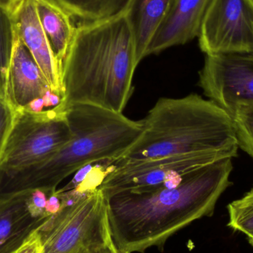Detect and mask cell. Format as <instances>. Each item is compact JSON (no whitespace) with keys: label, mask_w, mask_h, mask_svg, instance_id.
Masks as SVG:
<instances>
[{"label":"cell","mask_w":253,"mask_h":253,"mask_svg":"<svg viewBox=\"0 0 253 253\" xmlns=\"http://www.w3.org/2000/svg\"><path fill=\"white\" fill-rule=\"evenodd\" d=\"M233 159L226 158L165 184L106 198L108 224L119 253L161 252L168 239L203 217H211L221 195L232 185Z\"/></svg>","instance_id":"obj_1"},{"label":"cell","mask_w":253,"mask_h":253,"mask_svg":"<svg viewBox=\"0 0 253 253\" xmlns=\"http://www.w3.org/2000/svg\"><path fill=\"white\" fill-rule=\"evenodd\" d=\"M138 65L129 9L80 22L62 62L63 96L56 105L89 104L123 113L133 92Z\"/></svg>","instance_id":"obj_2"},{"label":"cell","mask_w":253,"mask_h":253,"mask_svg":"<svg viewBox=\"0 0 253 253\" xmlns=\"http://www.w3.org/2000/svg\"><path fill=\"white\" fill-rule=\"evenodd\" d=\"M56 106L65 111L71 140L43 162L0 176V196L36 190L53 194L63 180L83 168L104 162L111 165L142 132L141 121L129 120L123 113L89 104Z\"/></svg>","instance_id":"obj_3"},{"label":"cell","mask_w":253,"mask_h":253,"mask_svg":"<svg viewBox=\"0 0 253 253\" xmlns=\"http://www.w3.org/2000/svg\"><path fill=\"white\" fill-rule=\"evenodd\" d=\"M141 121V135L111 164V169L126 164L200 152H229L238 156L239 148L230 114L199 95L161 98Z\"/></svg>","instance_id":"obj_4"},{"label":"cell","mask_w":253,"mask_h":253,"mask_svg":"<svg viewBox=\"0 0 253 253\" xmlns=\"http://www.w3.org/2000/svg\"><path fill=\"white\" fill-rule=\"evenodd\" d=\"M37 233L43 253H77L111 243L105 196L97 187L73 203L61 205Z\"/></svg>","instance_id":"obj_5"},{"label":"cell","mask_w":253,"mask_h":253,"mask_svg":"<svg viewBox=\"0 0 253 253\" xmlns=\"http://www.w3.org/2000/svg\"><path fill=\"white\" fill-rule=\"evenodd\" d=\"M71 137L65 111L57 106L46 111H16L0 162V176L11 175L43 162Z\"/></svg>","instance_id":"obj_6"},{"label":"cell","mask_w":253,"mask_h":253,"mask_svg":"<svg viewBox=\"0 0 253 253\" xmlns=\"http://www.w3.org/2000/svg\"><path fill=\"white\" fill-rule=\"evenodd\" d=\"M236 157L229 152H200L126 164L113 168L98 188L105 199L123 192L143 191L217 161Z\"/></svg>","instance_id":"obj_7"},{"label":"cell","mask_w":253,"mask_h":253,"mask_svg":"<svg viewBox=\"0 0 253 253\" xmlns=\"http://www.w3.org/2000/svg\"><path fill=\"white\" fill-rule=\"evenodd\" d=\"M198 38L206 55L253 53V0H212Z\"/></svg>","instance_id":"obj_8"},{"label":"cell","mask_w":253,"mask_h":253,"mask_svg":"<svg viewBox=\"0 0 253 253\" xmlns=\"http://www.w3.org/2000/svg\"><path fill=\"white\" fill-rule=\"evenodd\" d=\"M199 85L230 116L239 107L253 105V53L206 55Z\"/></svg>","instance_id":"obj_9"},{"label":"cell","mask_w":253,"mask_h":253,"mask_svg":"<svg viewBox=\"0 0 253 253\" xmlns=\"http://www.w3.org/2000/svg\"><path fill=\"white\" fill-rule=\"evenodd\" d=\"M9 13L15 35L32 55L51 93L62 99L61 68L40 23L34 0H22Z\"/></svg>","instance_id":"obj_10"},{"label":"cell","mask_w":253,"mask_h":253,"mask_svg":"<svg viewBox=\"0 0 253 253\" xmlns=\"http://www.w3.org/2000/svg\"><path fill=\"white\" fill-rule=\"evenodd\" d=\"M33 190L0 196V253H15L50 218L32 203Z\"/></svg>","instance_id":"obj_11"},{"label":"cell","mask_w":253,"mask_h":253,"mask_svg":"<svg viewBox=\"0 0 253 253\" xmlns=\"http://www.w3.org/2000/svg\"><path fill=\"white\" fill-rule=\"evenodd\" d=\"M51 93L32 55L15 35L7 71L6 100L16 111L31 110L35 102H43Z\"/></svg>","instance_id":"obj_12"},{"label":"cell","mask_w":253,"mask_h":253,"mask_svg":"<svg viewBox=\"0 0 253 253\" xmlns=\"http://www.w3.org/2000/svg\"><path fill=\"white\" fill-rule=\"evenodd\" d=\"M212 0H176L172 11L150 42L145 57L182 45L199 37L204 16Z\"/></svg>","instance_id":"obj_13"},{"label":"cell","mask_w":253,"mask_h":253,"mask_svg":"<svg viewBox=\"0 0 253 253\" xmlns=\"http://www.w3.org/2000/svg\"><path fill=\"white\" fill-rule=\"evenodd\" d=\"M34 2L43 31L62 70L77 30L76 19L56 0H34Z\"/></svg>","instance_id":"obj_14"},{"label":"cell","mask_w":253,"mask_h":253,"mask_svg":"<svg viewBox=\"0 0 253 253\" xmlns=\"http://www.w3.org/2000/svg\"><path fill=\"white\" fill-rule=\"evenodd\" d=\"M176 0H133L129 8L136 45V61L145 57L156 33L172 11Z\"/></svg>","instance_id":"obj_15"},{"label":"cell","mask_w":253,"mask_h":253,"mask_svg":"<svg viewBox=\"0 0 253 253\" xmlns=\"http://www.w3.org/2000/svg\"><path fill=\"white\" fill-rule=\"evenodd\" d=\"M80 22H93L128 10L133 0H56Z\"/></svg>","instance_id":"obj_16"},{"label":"cell","mask_w":253,"mask_h":253,"mask_svg":"<svg viewBox=\"0 0 253 253\" xmlns=\"http://www.w3.org/2000/svg\"><path fill=\"white\" fill-rule=\"evenodd\" d=\"M14 28L10 13L0 8V98L6 100L7 71L14 44Z\"/></svg>","instance_id":"obj_17"},{"label":"cell","mask_w":253,"mask_h":253,"mask_svg":"<svg viewBox=\"0 0 253 253\" xmlns=\"http://www.w3.org/2000/svg\"><path fill=\"white\" fill-rule=\"evenodd\" d=\"M227 227L248 238L253 236V186L242 198L227 205Z\"/></svg>","instance_id":"obj_18"},{"label":"cell","mask_w":253,"mask_h":253,"mask_svg":"<svg viewBox=\"0 0 253 253\" xmlns=\"http://www.w3.org/2000/svg\"><path fill=\"white\" fill-rule=\"evenodd\" d=\"M230 117L239 148L253 159V105L239 107Z\"/></svg>","instance_id":"obj_19"},{"label":"cell","mask_w":253,"mask_h":253,"mask_svg":"<svg viewBox=\"0 0 253 253\" xmlns=\"http://www.w3.org/2000/svg\"><path fill=\"white\" fill-rule=\"evenodd\" d=\"M16 111L5 99L0 98V162L14 123Z\"/></svg>","instance_id":"obj_20"},{"label":"cell","mask_w":253,"mask_h":253,"mask_svg":"<svg viewBox=\"0 0 253 253\" xmlns=\"http://www.w3.org/2000/svg\"><path fill=\"white\" fill-rule=\"evenodd\" d=\"M15 253H43V247L38 233H34Z\"/></svg>","instance_id":"obj_21"},{"label":"cell","mask_w":253,"mask_h":253,"mask_svg":"<svg viewBox=\"0 0 253 253\" xmlns=\"http://www.w3.org/2000/svg\"><path fill=\"white\" fill-rule=\"evenodd\" d=\"M61 208L60 199L56 196V193L50 195L47 199V205H46V211L50 215L56 214Z\"/></svg>","instance_id":"obj_22"},{"label":"cell","mask_w":253,"mask_h":253,"mask_svg":"<svg viewBox=\"0 0 253 253\" xmlns=\"http://www.w3.org/2000/svg\"><path fill=\"white\" fill-rule=\"evenodd\" d=\"M22 0H0V8L10 12Z\"/></svg>","instance_id":"obj_23"},{"label":"cell","mask_w":253,"mask_h":253,"mask_svg":"<svg viewBox=\"0 0 253 253\" xmlns=\"http://www.w3.org/2000/svg\"><path fill=\"white\" fill-rule=\"evenodd\" d=\"M248 242H249L250 245L253 248V236L252 237L248 238Z\"/></svg>","instance_id":"obj_24"}]
</instances>
